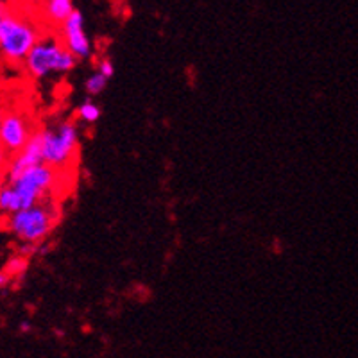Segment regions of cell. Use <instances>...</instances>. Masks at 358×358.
I'll return each instance as SVG.
<instances>
[{"mask_svg":"<svg viewBox=\"0 0 358 358\" xmlns=\"http://www.w3.org/2000/svg\"><path fill=\"white\" fill-rule=\"evenodd\" d=\"M40 163H43V155H41L40 131L36 129V133L33 134V138L29 140L27 145H25L20 152L11 156V162H9L8 169H6V181L17 178V176L22 174L25 169L40 165Z\"/></svg>","mask_w":358,"mask_h":358,"instance_id":"ba28073f","label":"cell"},{"mask_svg":"<svg viewBox=\"0 0 358 358\" xmlns=\"http://www.w3.org/2000/svg\"><path fill=\"white\" fill-rule=\"evenodd\" d=\"M20 330L22 331H29V330H31V326H29V322H22Z\"/></svg>","mask_w":358,"mask_h":358,"instance_id":"e0dca14e","label":"cell"},{"mask_svg":"<svg viewBox=\"0 0 358 358\" xmlns=\"http://www.w3.org/2000/svg\"><path fill=\"white\" fill-rule=\"evenodd\" d=\"M9 281H11V276L6 273L4 268H0V289H4V287L9 285Z\"/></svg>","mask_w":358,"mask_h":358,"instance_id":"5bb4252c","label":"cell"},{"mask_svg":"<svg viewBox=\"0 0 358 358\" xmlns=\"http://www.w3.org/2000/svg\"><path fill=\"white\" fill-rule=\"evenodd\" d=\"M4 271L11 278L22 276V274H24L25 271H27V258H25L24 255H17V257H13L11 260H8V264H6Z\"/></svg>","mask_w":358,"mask_h":358,"instance_id":"8fae6325","label":"cell"},{"mask_svg":"<svg viewBox=\"0 0 358 358\" xmlns=\"http://www.w3.org/2000/svg\"><path fill=\"white\" fill-rule=\"evenodd\" d=\"M59 215L62 212L56 199H47L11 215L0 217V222L2 229L20 245H43L56 229Z\"/></svg>","mask_w":358,"mask_h":358,"instance_id":"7a4b0ae2","label":"cell"},{"mask_svg":"<svg viewBox=\"0 0 358 358\" xmlns=\"http://www.w3.org/2000/svg\"><path fill=\"white\" fill-rule=\"evenodd\" d=\"M78 59L66 50L59 34L45 33L22 66L33 81H43L56 76H66L78 66Z\"/></svg>","mask_w":358,"mask_h":358,"instance_id":"277c9868","label":"cell"},{"mask_svg":"<svg viewBox=\"0 0 358 358\" xmlns=\"http://www.w3.org/2000/svg\"><path fill=\"white\" fill-rule=\"evenodd\" d=\"M43 34V29L34 18L9 8L4 20L0 22V57L9 65H24Z\"/></svg>","mask_w":358,"mask_h":358,"instance_id":"3957f363","label":"cell"},{"mask_svg":"<svg viewBox=\"0 0 358 358\" xmlns=\"http://www.w3.org/2000/svg\"><path fill=\"white\" fill-rule=\"evenodd\" d=\"M4 113H6L4 106H2V104H0V122H2V117H4Z\"/></svg>","mask_w":358,"mask_h":358,"instance_id":"d6986e66","label":"cell"},{"mask_svg":"<svg viewBox=\"0 0 358 358\" xmlns=\"http://www.w3.org/2000/svg\"><path fill=\"white\" fill-rule=\"evenodd\" d=\"M54 2H73V0H54Z\"/></svg>","mask_w":358,"mask_h":358,"instance_id":"ffe728a7","label":"cell"},{"mask_svg":"<svg viewBox=\"0 0 358 358\" xmlns=\"http://www.w3.org/2000/svg\"><path fill=\"white\" fill-rule=\"evenodd\" d=\"M65 172L56 171L47 163H40L6 181L0 192V217L17 213L41 201L54 199V194L63 183L62 178Z\"/></svg>","mask_w":358,"mask_h":358,"instance_id":"6da1fadb","label":"cell"},{"mask_svg":"<svg viewBox=\"0 0 358 358\" xmlns=\"http://www.w3.org/2000/svg\"><path fill=\"white\" fill-rule=\"evenodd\" d=\"M101 106L95 101H92V99L83 101L78 108V118L85 124H95L101 118Z\"/></svg>","mask_w":358,"mask_h":358,"instance_id":"9c48e42d","label":"cell"},{"mask_svg":"<svg viewBox=\"0 0 358 358\" xmlns=\"http://www.w3.org/2000/svg\"><path fill=\"white\" fill-rule=\"evenodd\" d=\"M57 34L62 38L63 45L66 47L78 62H86L92 57V41L85 27V17L79 9H73V13L59 25Z\"/></svg>","mask_w":358,"mask_h":358,"instance_id":"52a82bcc","label":"cell"},{"mask_svg":"<svg viewBox=\"0 0 358 358\" xmlns=\"http://www.w3.org/2000/svg\"><path fill=\"white\" fill-rule=\"evenodd\" d=\"M97 72L102 73L106 79H111L115 76V65L111 59H108V57H102L101 62L97 63Z\"/></svg>","mask_w":358,"mask_h":358,"instance_id":"7c38bea8","label":"cell"},{"mask_svg":"<svg viewBox=\"0 0 358 358\" xmlns=\"http://www.w3.org/2000/svg\"><path fill=\"white\" fill-rule=\"evenodd\" d=\"M4 185H6V172L0 171V192H2Z\"/></svg>","mask_w":358,"mask_h":358,"instance_id":"2e32d148","label":"cell"},{"mask_svg":"<svg viewBox=\"0 0 358 358\" xmlns=\"http://www.w3.org/2000/svg\"><path fill=\"white\" fill-rule=\"evenodd\" d=\"M0 4L6 6V8H9V6L13 4V0H0Z\"/></svg>","mask_w":358,"mask_h":358,"instance_id":"ac0fdd59","label":"cell"},{"mask_svg":"<svg viewBox=\"0 0 358 358\" xmlns=\"http://www.w3.org/2000/svg\"><path fill=\"white\" fill-rule=\"evenodd\" d=\"M9 162H11V155H9V152L6 151L4 147L0 145V171L6 172V169H8Z\"/></svg>","mask_w":358,"mask_h":358,"instance_id":"4fadbf2b","label":"cell"},{"mask_svg":"<svg viewBox=\"0 0 358 358\" xmlns=\"http://www.w3.org/2000/svg\"><path fill=\"white\" fill-rule=\"evenodd\" d=\"M108 81H110V79H106L102 73H99L97 70H95L94 73H90L85 81L86 94H88L90 97H97V95H101L102 92L106 90Z\"/></svg>","mask_w":358,"mask_h":358,"instance_id":"30bf717a","label":"cell"},{"mask_svg":"<svg viewBox=\"0 0 358 358\" xmlns=\"http://www.w3.org/2000/svg\"><path fill=\"white\" fill-rule=\"evenodd\" d=\"M41 155L43 163L56 171H69L78 159L79 147H81V131L78 122L62 120L54 126L40 127Z\"/></svg>","mask_w":358,"mask_h":358,"instance_id":"5b68a950","label":"cell"},{"mask_svg":"<svg viewBox=\"0 0 358 358\" xmlns=\"http://www.w3.org/2000/svg\"><path fill=\"white\" fill-rule=\"evenodd\" d=\"M8 11H9V8H6V6L0 4V22L4 20V17L8 15Z\"/></svg>","mask_w":358,"mask_h":358,"instance_id":"9a60e30c","label":"cell"},{"mask_svg":"<svg viewBox=\"0 0 358 358\" xmlns=\"http://www.w3.org/2000/svg\"><path fill=\"white\" fill-rule=\"evenodd\" d=\"M36 127L33 118L22 110H8L0 122V145L4 147L9 155H17L33 138Z\"/></svg>","mask_w":358,"mask_h":358,"instance_id":"8992f818","label":"cell"}]
</instances>
